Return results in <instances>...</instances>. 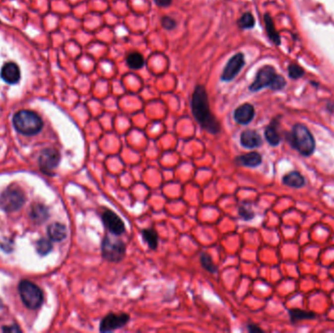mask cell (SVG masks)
<instances>
[{"mask_svg":"<svg viewBox=\"0 0 334 333\" xmlns=\"http://www.w3.org/2000/svg\"><path fill=\"white\" fill-rule=\"evenodd\" d=\"M191 110L193 117L202 129L213 135L220 133L221 124L211 113L207 91L201 84L197 85L193 92Z\"/></svg>","mask_w":334,"mask_h":333,"instance_id":"cell-1","label":"cell"},{"mask_svg":"<svg viewBox=\"0 0 334 333\" xmlns=\"http://www.w3.org/2000/svg\"><path fill=\"white\" fill-rule=\"evenodd\" d=\"M285 84V79L275 72L273 67L264 66L257 71V74L248 89L251 92H258L268 87L272 90H280Z\"/></svg>","mask_w":334,"mask_h":333,"instance_id":"cell-2","label":"cell"},{"mask_svg":"<svg viewBox=\"0 0 334 333\" xmlns=\"http://www.w3.org/2000/svg\"><path fill=\"white\" fill-rule=\"evenodd\" d=\"M289 142L293 148L304 156H310L316 149L315 139L310 130L303 124L293 126L289 135Z\"/></svg>","mask_w":334,"mask_h":333,"instance_id":"cell-3","label":"cell"},{"mask_svg":"<svg viewBox=\"0 0 334 333\" xmlns=\"http://www.w3.org/2000/svg\"><path fill=\"white\" fill-rule=\"evenodd\" d=\"M16 130L24 135L37 134L43 127V121L34 112L23 110L18 112L13 119Z\"/></svg>","mask_w":334,"mask_h":333,"instance_id":"cell-4","label":"cell"},{"mask_svg":"<svg viewBox=\"0 0 334 333\" xmlns=\"http://www.w3.org/2000/svg\"><path fill=\"white\" fill-rule=\"evenodd\" d=\"M102 256L112 263H120L125 257L126 244L122 240H113L109 236H105L102 242Z\"/></svg>","mask_w":334,"mask_h":333,"instance_id":"cell-5","label":"cell"},{"mask_svg":"<svg viewBox=\"0 0 334 333\" xmlns=\"http://www.w3.org/2000/svg\"><path fill=\"white\" fill-rule=\"evenodd\" d=\"M19 292L22 301L29 309L36 310L43 303L42 290L29 280H23L20 282Z\"/></svg>","mask_w":334,"mask_h":333,"instance_id":"cell-6","label":"cell"},{"mask_svg":"<svg viewBox=\"0 0 334 333\" xmlns=\"http://www.w3.org/2000/svg\"><path fill=\"white\" fill-rule=\"evenodd\" d=\"M25 203L24 193L15 186L7 188L0 195V207L7 212L19 210Z\"/></svg>","mask_w":334,"mask_h":333,"instance_id":"cell-7","label":"cell"},{"mask_svg":"<svg viewBox=\"0 0 334 333\" xmlns=\"http://www.w3.org/2000/svg\"><path fill=\"white\" fill-rule=\"evenodd\" d=\"M245 65V58L244 54L242 52L236 53L234 56H232L224 67L220 79L223 82H231L233 81L236 76L240 73Z\"/></svg>","mask_w":334,"mask_h":333,"instance_id":"cell-8","label":"cell"},{"mask_svg":"<svg viewBox=\"0 0 334 333\" xmlns=\"http://www.w3.org/2000/svg\"><path fill=\"white\" fill-rule=\"evenodd\" d=\"M130 321V316L126 313H110L105 316L100 323L101 333H111L123 328Z\"/></svg>","mask_w":334,"mask_h":333,"instance_id":"cell-9","label":"cell"},{"mask_svg":"<svg viewBox=\"0 0 334 333\" xmlns=\"http://www.w3.org/2000/svg\"><path fill=\"white\" fill-rule=\"evenodd\" d=\"M60 153L54 149H45L41 151L39 155V166L40 169L46 174H52V171L60 163Z\"/></svg>","mask_w":334,"mask_h":333,"instance_id":"cell-10","label":"cell"},{"mask_svg":"<svg viewBox=\"0 0 334 333\" xmlns=\"http://www.w3.org/2000/svg\"><path fill=\"white\" fill-rule=\"evenodd\" d=\"M101 219L106 229L113 235L121 236L125 232V225L123 221L115 212L105 209L101 215Z\"/></svg>","mask_w":334,"mask_h":333,"instance_id":"cell-11","label":"cell"},{"mask_svg":"<svg viewBox=\"0 0 334 333\" xmlns=\"http://www.w3.org/2000/svg\"><path fill=\"white\" fill-rule=\"evenodd\" d=\"M255 117V109L249 103H244L238 107L234 112V119L241 125H247Z\"/></svg>","mask_w":334,"mask_h":333,"instance_id":"cell-12","label":"cell"},{"mask_svg":"<svg viewBox=\"0 0 334 333\" xmlns=\"http://www.w3.org/2000/svg\"><path fill=\"white\" fill-rule=\"evenodd\" d=\"M1 77L9 84L17 83L21 78V71L19 67L15 63L5 64L1 69Z\"/></svg>","mask_w":334,"mask_h":333,"instance_id":"cell-13","label":"cell"},{"mask_svg":"<svg viewBox=\"0 0 334 333\" xmlns=\"http://www.w3.org/2000/svg\"><path fill=\"white\" fill-rule=\"evenodd\" d=\"M262 138L255 130L247 129L241 134V144L244 148L254 149L262 145Z\"/></svg>","mask_w":334,"mask_h":333,"instance_id":"cell-14","label":"cell"},{"mask_svg":"<svg viewBox=\"0 0 334 333\" xmlns=\"http://www.w3.org/2000/svg\"><path fill=\"white\" fill-rule=\"evenodd\" d=\"M236 162L246 167H257L262 163V155L257 151H251L236 157Z\"/></svg>","mask_w":334,"mask_h":333,"instance_id":"cell-15","label":"cell"},{"mask_svg":"<svg viewBox=\"0 0 334 333\" xmlns=\"http://www.w3.org/2000/svg\"><path fill=\"white\" fill-rule=\"evenodd\" d=\"M48 236L54 242H62L67 238V227L61 223H54L48 227Z\"/></svg>","mask_w":334,"mask_h":333,"instance_id":"cell-16","label":"cell"},{"mask_svg":"<svg viewBox=\"0 0 334 333\" xmlns=\"http://www.w3.org/2000/svg\"><path fill=\"white\" fill-rule=\"evenodd\" d=\"M126 65L131 69H135V70L141 69L145 66L144 56L138 51L130 52L126 57Z\"/></svg>","mask_w":334,"mask_h":333,"instance_id":"cell-17","label":"cell"},{"mask_svg":"<svg viewBox=\"0 0 334 333\" xmlns=\"http://www.w3.org/2000/svg\"><path fill=\"white\" fill-rule=\"evenodd\" d=\"M265 138L267 140V142L273 146V147H275L277 146L279 143H280V135L277 131V128H276V121H273L270 123V125L267 126L266 130H265Z\"/></svg>","mask_w":334,"mask_h":333,"instance_id":"cell-18","label":"cell"},{"mask_svg":"<svg viewBox=\"0 0 334 333\" xmlns=\"http://www.w3.org/2000/svg\"><path fill=\"white\" fill-rule=\"evenodd\" d=\"M282 182L291 188H302L305 185L303 176L297 171H291L284 175Z\"/></svg>","mask_w":334,"mask_h":333,"instance_id":"cell-19","label":"cell"},{"mask_svg":"<svg viewBox=\"0 0 334 333\" xmlns=\"http://www.w3.org/2000/svg\"><path fill=\"white\" fill-rule=\"evenodd\" d=\"M264 22H265V27H266V30H267L269 38L273 41L274 44H276V45L280 44V37H279L277 31L275 30V28H274L273 20H272V18L269 14H265Z\"/></svg>","mask_w":334,"mask_h":333,"instance_id":"cell-20","label":"cell"},{"mask_svg":"<svg viewBox=\"0 0 334 333\" xmlns=\"http://www.w3.org/2000/svg\"><path fill=\"white\" fill-rule=\"evenodd\" d=\"M289 316L291 322H299L302 320H312L316 319V314L313 312H308V311H303L300 309H292L289 310Z\"/></svg>","mask_w":334,"mask_h":333,"instance_id":"cell-21","label":"cell"},{"mask_svg":"<svg viewBox=\"0 0 334 333\" xmlns=\"http://www.w3.org/2000/svg\"><path fill=\"white\" fill-rule=\"evenodd\" d=\"M142 236H143V239H144L145 242L148 244V246L152 250H155L157 245H158L157 233L152 228L144 229L142 231Z\"/></svg>","mask_w":334,"mask_h":333,"instance_id":"cell-22","label":"cell"},{"mask_svg":"<svg viewBox=\"0 0 334 333\" xmlns=\"http://www.w3.org/2000/svg\"><path fill=\"white\" fill-rule=\"evenodd\" d=\"M237 25L241 30H251L255 26V18L250 12H245L237 21Z\"/></svg>","mask_w":334,"mask_h":333,"instance_id":"cell-23","label":"cell"},{"mask_svg":"<svg viewBox=\"0 0 334 333\" xmlns=\"http://www.w3.org/2000/svg\"><path fill=\"white\" fill-rule=\"evenodd\" d=\"M31 217L37 223H41L48 218L47 208L41 204H35L31 212Z\"/></svg>","mask_w":334,"mask_h":333,"instance_id":"cell-24","label":"cell"},{"mask_svg":"<svg viewBox=\"0 0 334 333\" xmlns=\"http://www.w3.org/2000/svg\"><path fill=\"white\" fill-rule=\"evenodd\" d=\"M200 261L201 266L206 271H208L211 273H215L218 271V267L213 263L212 258L207 253H201V255L200 257Z\"/></svg>","mask_w":334,"mask_h":333,"instance_id":"cell-25","label":"cell"},{"mask_svg":"<svg viewBox=\"0 0 334 333\" xmlns=\"http://www.w3.org/2000/svg\"><path fill=\"white\" fill-rule=\"evenodd\" d=\"M37 252L40 255H46L52 250V243L46 239H41L37 242Z\"/></svg>","mask_w":334,"mask_h":333,"instance_id":"cell-26","label":"cell"},{"mask_svg":"<svg viewBox=\"0 0 334 333\" xmlns=\"http://www.w3.org/2000/svg\"><path fill=\"white\" fill-rule=\"evenodd\" d=\"M160 24H161V27L164 30H168V31L174 30L176 28V26H177L176 20L174 18L170 17V16H163V17H161Z\"/></svg>","mask_w":334,"mask_h":333,"instance_id":"cell-27","label":"cell"},{"mask_svg":"<svg viewBox=\"0 0 334 333\" xmlns=\"http://www.w3.org/2000/svg\"><path fill=\"white\" fill-rule=\"evenodd\" d=\"M239 215L245 221H249L254 218L255 213L250 209V207H247V204H243L239 208Z\"/></svg>","mask_w":334,"mask_h":333,"instance_id":"cell-28","label":"cell"},{"mask_svg":"<svg viewBox=\"0 0 334 333\" xmlns=\"http://www.w3.org/2000/svg\"><path fill=\"white\" fill-rule=\"evenodd\" d=\"M289 76L292 78H299L304 74V70L297 65H290L288 67Z\"/></svg>","mask_w":334,"mask_h":333,"instance_id":"cell-29","label":"cell"},{"mask_svg":"<svg viewBox=\"0 0 334 333\" xmlns=\"http://www.w3.org/2000/svg\"><path fill=\"white\" fill-rule=\"evenodd\" d=\"M155 5L159 8H168L172 5L173 0H153Z\"/></svg>","mask_w":334,"mask_h":333,"instance_id":"cell-30","label":"cell"},{"mask_svg":"<svg viewBox=\"0 0 334 333\" xmlns=\"http://www.w3.org/2000/svg\"><path fill=\"white\" fill-rule=\"evenodd\" d=\"M247 330H248L249 333H263V331H262L259 327H257V326H255V325H248V326H247Z\"/></svg>","mask_w":334,"mask_h":333,"instance_id":"cell-31","label":"cell"},{"mask_svg":"<svg viewBox=\"0 0 334 333\" xmlns=\"http://www.w3.org/2000/svg\"><path fill=\"white\" fill-rule=\"evenodd\" d=\"M3 331L4 332H21V330L16 326H13L12 328H4Z\"/></svg>","mask_w":334,"mask_h":333,"instance_id":"cell-32","label":"cell"},{"mask_svg":"<svg viewBox=\"0 0 334 333\" xmlns=\"http://www.w3.org/2000/svg\"><path fill=\"white\" fill-rule=\"evenodd\" d=\"M3 307V304H2V301H1V299H0V309Z\"/></svg>","mask_w":334,"mask_h":333,"instance_id":"cell-33","label":"cell"}]
</instances>
